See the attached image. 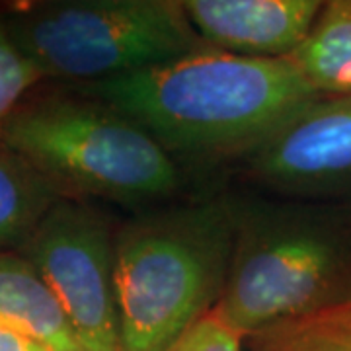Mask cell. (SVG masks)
Listing matches in <instances>:
<instances>
[{
	"mask_svg": "<svg viewBox=\"0 0 351 351\" xmlns=\"http://www.w3.org/2000/svg\"><path fill=\"white\" fill-rule=\"evenodd\" d=\"M351 302V237L299 205L237 203L234 244L213 313L250 336L274 322Z\"/></svg>",
	"mask_w": 351,
	"mask_h": 351,
	"instance_id": "obj_4",
	"label": "cell"
},
{
	"mask_svg": "<svg viewBox=\"0 0 351 351\" xmlns=\"http://www.w3.org/2000/svg\"><path fill=\"white\" fill-rule=\"evenodd\" d=\"M246 351H351V302L274 322L244 338Z\"/></svg>",
	"mask_w": 351,
	"mask_h": 351,
	"instance_id": "obj_12",
	"label": "cell"
},
{
	"mask_svg": "<svg viewBox=\"0 0 351 351\" xmlns=\"http://www.w3.org/2000/svg\"><path fill=\"white\" fill-rule=\"evenodd\" d=\"M115 232L94 205L61 197L22 246L63 306L82 351H121Z\"/></svg>",
	"mask_w": 351,
	"mask_h": 351,
	"instance_id": "obj_6",
	"label": "cell"
},
{
	"mask_svg": "<svg viewBox=\"0 0 351 351\" xmlns=\"http://www.w3.org/2000/svg\"><path fill=\"white\" fill-rule=\"evenodd\" d=\"M237 203L209 199L137 215L115 232L121 351H172L221 301Z\"/></svg>",
	"mask_w": 351,
	"mask_h": 351,
	"instance_id": "obj_2",
	"label": "cell"
},
{
	"mask_svg": "<svg viewBox=\"0 0 351 351\" xmlns=\"http://www.w3.org/2000/svg\"><path fill=\"white\" fill-rule=\"evenodd\" d=\"M41 80H45L41 71L14 41L6 22L0 20V127Z\"/></svg>",
	"mask_w": 351,
	"mask_h": 351,
	"instance_id": "obj_13",
	"label": "cell"
},
{
	"mask_svg": "<svg viewBox=\"0 0 351 351\" xmlns=\"http://www.w3.org/2000/svg\"><path fill=\"white\" fill-rule=\"evenodd\" d=\"M115 106L178 158H246L293 113L322 96L287 59L213 47L138 75L75 84Z\"/></svg>",
	"mask_w": 351,
	"mask_h": 351,
	"instance_id": "obj_1",
	"label": "cell"
},
{
	"mask_svg": "<svg viewBox=\"0 0 351 351\" xmlns=\"http://www.w3.org/2000/svg\"><path fill=\"white\" fill-rule=\"evenodd\" d=\"M0 351H51L38 339L25 336L0 318Z\"/></svg>",
	"mask_w": 351,
	"mask_h": 351,
	"instance_id": "obj_15",
	"label": "cell"
},
{
	"mask_svg": "<svg viewBox=\"0 0 351 351\" xmlns=\"http://www.w3.org/2000/svg\"><path fill=\"white\" fill-rule=\"evenodd\" d=\"M172 351H246L244 338L225 324L215 313H209L201 322L180 339Z\"/></svg>",
	"mask_w": 351,
	"mask_h": 351,
	"instance_id": "obj_14",
	"label": "cell"
},
{
	"mask_svg": "<svg viewBox=\"0 0 351 351\" xmlns=\"http://www.w3.org/2000/svg\"><path fill=\"white\" fill-rule=\"evenodd\" d=\"M4 22L43 78L75 84L138 75L209 47L182 0L38 2Z\"/></svg>",
	"mask_w": 351,
	"mask_h": 351,
	"instance_id": "obj_5",
	"label": "cell"
},
{
	"mask_svg": "<svg viewBox=\"0 0 351 351\" xmlns=\"http://www.w3.org/2000/svg\"><path fill=\"white\" fill-rule=\"evenodd\" d=\"M0 318L51 351H82L63 306L24 256L0 254Z\"/></svg>",
	"mask_w": 351,
	"mask_h": 351,
	"instance_id": "obj_9",
	"label": "cell"
},
{
	"mask_svg": "<svg viewBox=\"0 0 351 351\" xmlns=\"http://www.w3.org/2000/svg\"><path fill=\"white\" fill-rule=\"evenodd\" d=\"M63 195L0 138V248L22 244Z\"/></svg>",
	"mask_w": 351,
	"mask_h": 351,
	"instance_id": "obj_10",
	"label": "cell"
},
{
	"mask_svg": "<svg viewBox=\"0 0 351 351\" xmlns=\"http://www.w3.org/2000/svg\"><path fill=\"white\" fill-rule=\"evenodd\" d=\"M199 39L246 59H287L304 45L320 0H182Z\"/></svg>",
	"mask_w": 351,
	"mask_h": 351,
	"instance_id": "obj_8",
	"label": "cell"
},
{
	"mask_svg": "<svg viewBox=\"0 0 351 351\" xmlns=\"http://www.w3.org/2000/svg\"><path fill=\"white\" fill-rule=\"evenodd\" d=\"M0 138L71 199L152 203L182 182L174 156L145 127L78 86L73 94L25 98L0 127Z\"/></svg>",
	"mask_w": 351,
	"mask_h": 351,
	"instance_id": "obj_3",
	"label": "cell"
},
{
	"mask_svg": "<svg viewBox=\"0 0 351 351\" xmlns=\"http://www.w3.org/2000/svg\"><path fill=\"white\" fill-rule=\"evenodd\" d=\"M291 59L316 92H351V0L324 2L311 36Z\"/></svg>",
	"mask_w": 351,
	"mask_h": 351,
	"instance_id": "obj_11",
	"label": "cell"
},
{
	"mask_svg": "<svg viewBox=\"0 0 351 351\" xmlns=\"http://www.w3.org/2000/svg\"><path fill=\"white\" fill-rule=\"evenodd\" d=\"M242 160L252 178L285 193L351 186V92L318 96Z\"/></svg>",
	"mask_w": 351,
	"mask_h": 351,
	"instance_id": "obj_7",
	"label": "cell"
}]
</instances>
